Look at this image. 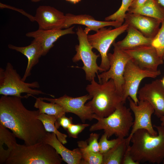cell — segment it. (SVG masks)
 Segmentation results:
<instances>
[{
	"label": "cell",
	"mask_w": 164,
	"mask_h": 164,
	"mask_svg": "<svg viewBox=\"0 0 164 164\" xmlns=\"http://www.w3.org/2000/svg\"><path fill=\"white\" fill-rule=\"evenodd\" d=\"M74 26L63 29L42 30L38 29L26 34V36L32 37L38 41L43 50V56H45L54 46V43L60 37L68 34L75 33Z\"/></svg>",
	"instance_id": "cell-18"
},
{
	"label": "cell",
	"mask_w": 164,
	"mask_h": 164,
	"mask_svg": "<svg viewBox=\"0 0 164 164\" xmlns=\"http://www.w3.org/2000/svg\"><path fill=\"white\" fill-rule=\"evenodd\" d=\"M161 74L160 70L154 71L142 69L130 60L126 64L124 73L122 94L124 103L129 97L137 104L139 101L138 89L142 80L145 78H155Z\"/></svg>",
	"instance_id": "cell-8"
},
{
	"label": "cell",
	"mask_w": 164,
	"mask_h": 164,
	"mask_svg": "<svg viewBox=\"0 0 164 164\" xmlns=\"http://www.w3.org/2000/svg\"><path fill=\"white\" fill-rule=\"evenodd\" d=\"M124 104H120L113 112L106 117L101 118L94 114L93 118L97 122L90 127L89 131L103 130L108 138L113 135L120 138L128 136L134 120L130 108Z\"/></svg>",
	"instance_id": "cell-5"
},
{
	"label": "cell",
	"mask_w": 164,
	"mask_h": 164,
	"mask_svg": "<svg viewBox=\"0 0 164 164\" xmlns=\"http://www.w3.org/2000/svg\"><path fill=\"white\" fill-rule=\"evenodd\" d=\"M0 7L1 9H2L4 8H7L11 9L13 10H17L18 11L21 12V13L23 15L27 16L29 19L31 21H35L34 16H33L32 15L27 13L25 12L22 9H19L13 7L11 6H10L8 5L5 4H3L2 3H0Z\"/></svg>",
	"instance_id": "cell-35"
},
{
	"label": "cell",
	"mask_w": 164,
	"mask_h": 164,
	"mask_svg": "<svg viewBox=\"0 0 164 164\" xmlns=\"http://www.w3.org/2000/svg\"><path fill=\"white\" fill-rule=\"evenodd\" d=\"M159 4L164 8V0H155Z\"/></svg>",
	"instance_id": "cell-37"
},
{
	"label": "cell",
	"mask_w": 164,
	"mask_h": 164,
	"mask_svg": "<svg viewBox=\"0 0 164 164\" xmlns=\"http://www.w3.org/2000/svg\"><path fill=\"white\" fill-rule=\"evenodd\" d=\"M30 0L32 2H39L42 0Z\"/></svg>",
	"instance_id": "cell-41"
},
{
	"label": "cell",
	"mask_w": 164,
	"mask_h": 164,
	"mask_svg": "<svg viewBox=\"0 0 164 164\" xmlns=\"http://www.w3.org/2000/svg\"><path fill=\"white\" fill-rule=\"evenodd\" d=\"M161 121V125L164 126V115L160 118Z\"/></svg>",
	"instance_id": "cell-39"
},
{
	"label": "cell",
	"mask_w": 164,
	"mask_h": 164,
	"mask_svg": "<svg viewBox=\"0 0 164 164\" xmlns=\"http://www.w3.org/2000/svg\"><path fill=\"white\" fill-rule=\"evenodd\" d=\"M149 0H134L128 12L139 8L143 5Z\"/></svg>",
	"instance_id": "cell-36"
},
{
	"label": "cell",
	"mask_w": 164,
	"mask_h": 164,
	"mask_svg": "<svg viewBox=\"0 0 164 164\" xmlns=\"http://www.w3.org/2000/svg\"><path fill=\"white\" fill-rule=\"evenodd\" d=\"M62 161L53 147L42 141L30 145L17 143L5 164H60Z\"/></svg>",
	"instance_id": "cell-4"
},
{
	"label": "cell",
	"mask_w": 164,
	"mask_h": 164,
	"mask_svg": "<svg viewBox=\"0 0 164 164\" xmlns=\"http://www.w3.org/2000/svg\"><path fill=\"white\" fill-rule=\"evenodd\" d=\"M89 125L88 124H72L66 130L69 137L76 138H78L79 134Z\"/></svg>",
	"instance_id": "cell-32"
},
{
	"label": "cell",
	"mask_w": 164,
	"mask_h": 164,
	"mask_svg": "<svg viewBox=\"0 0 164 164\" xmlns=\"http://www.w3.org/2000/svg\"><path fill=\"white\" fill-rule=\"evenodd\" d=\"M128 26L125 22L119 27L113 29L103 27L95 33L88 35V41L93 49H96L100 54L101 61L99 67L104 72L108 70L110 67L108 54L111 46L118 36L126 31Z\"/></svg>",
	"instance_id": "cell-9"
},
{
	"label": "cell",
	"mask_w": 164,
	"mask_h": 164,
	"mask_svg": "<svg viewBox=\"0 0 164 164\" xmlns=\"http://www.w3.org/2000/svg\"><path fill=\"white\" fill-rule=\"evenodd\" d=\"M162 59H163V60L164 61V53L163 54V56H162Z\"/></svg>",
	"instance_id": "cell-42"
},
{
	"label": "cell",
	"mask_w": 164,
	"mask_h": 164,
	"mask_svg": "<svg viewBox=\"0 0 164 164\" xmlns=\"http://www.w3.org/2000/svg\"><path fill=\"white\" fill-rule=\"evenodd\" d=\"M123 50L131 60L142 69L157 71L159 66L163 63V59L151 45H142Z\"/></svg>",
	"instance_id": "cell-13"
},
{
	"label": "cell",
	"mask_w": 164,
	"mask_h": 164,
	"mask_svg": "<svg viewBox=\"0 0 164 164\" xmlns=\"http://www.w3.org/2000/svg\"><path fill=\"white\" fill-rule=\"evenodd\" d=\"M22 98L2 95L0 98V124L10 130L16 138L30 145L43 141L47 132L38 118V110L27 109Z\"/></svg>",
	"instance_id": "cell-1"
},
{
	"label": "cell",
	"mask_w": 164,
	"mask_h": 164,
	"mask_svg": "<svg viewBox=\"0 0 164 164\" xmlns=\"http://www.w3.org/2000/svg\"><path fill=\"white\" fill-rule=\"evenodd\" d=\"M38 118L43 123L47 132H52L55 134L58 139L63 144L67 143V135L59 131L55 125V122L57 118L54 115L45 114H40Z\"/></svg>",
	"instance_id": "cell-26"
},
{
	"label": "cell",
	"mask_w": 164,
	"mask_h": 164,
	"mask_svg": "<svg viewBox=\"0 0 164 164\" xmlns=\"http://www.w3.org/2000/svg\"><path fill=\"white\" fill-rule=\"evenodd\" d=\"M138 97L139 100L147 101L152 105L157 118L164 115V87L160 80L145 84L138 90Z\"/></svg>",
	"instance_id": "cell-14"
},
{
	"label": "cell",
	"mask_w": 164,
	"mask_h": 164,
	"mask_svg": "<svg viewBox=\"0 0 164 164\" xmlns=\"http://www.w3.org/2000/svg\"><path fill=\"white\" fill-rule=\"evenodd\" d=\"M37 81L27 83L23 81L11 63L8 62L4 69L0 68V94L22 98L39 94H46L39 88Z\"/></svg>",
	"instance_id": "cell-6"
},
{
	"label": "cell",
	"mask_w": 164,
	"mask_h": 164,
	"mask_svg": "<svg viewBox=\"0 0 164 164\" xmlns=\"http://www.w3.org/2000/svg\"><path fill=\"white\" fill-rule=\"evenodd\" d=\"M125 22L134 27L145 37L153 39L158 32L161 22L156 19L139 14L126 13Z\"/></svg>",
	"instance_id": "cell-16"
},
{
	"label": "cell",
	"mask_w": 164,
	"mask_h": 164,
	"mask_svg": "<svg viewBox=\"0 0 164 164\" xmlns=\"http://www.w3.org/2000/svg\"><path fill=\"white\" fill-rule=\"evenodd\" d=\"M80 149L82 159L80 164H102L103 154L87 150L84 147H78Z\"/></svg>",
	"instance_id": "cell-28"
},
{
	"label": "cell",
	"mask_w": 164,
	"mask_h": 164,
	"mask_svg": "<svg viewBox=\"0 0 164 164\" xmlns=\"http://www.w3.org/2000/svg\"><path fill=\"white\" fill-rule=\"evenodd\" d=\"M39 98L43 101L58 104L62 107L66 113L75 114L83 123H84L87 120L91 121L94 119V114L89 107L85 105L86 102L92 98L88 94L77 97H73L65 94L58 98Z\"/></svg>",
	"instance_id": "cell-11"
},
{
	"label": "cell",
	"mask_w": 164,
	"mask_h": 164,
	"mask_svg": "<svg viewBox=\"0 0 164 164\" xmlns=\"http://www.w3.org/2000/svg\"><path fill=\"white\" fill-rule=\"evenodd\" d=\"M66 0L68 2H72L73 3V4H75L81 1V0Z\"/></svg>",
	"instance_id": "cell-38"
},
{
	"label": "cell",
	"mask_w": 164,
	"mask_h": 164,
	"mask_svg": "<svg viewBox=\"0 0 164 164\" xmlns=\"http://www.w3.org/2000/svg\"><path fill=\"white\" fill-rule=\"evenodd\" d=\"M94 79L86 88L92 98L85 105L97 116L106 117L113 112L120 104H125L122 94L117 90L112 79L101 84L96 81Z\"/></svg>",
	"instance_id": "cell-3"
},
{
	"label": "cell",
	"mask_w": 164,
	"mask_h": 164,
	"mask_svg": "<svg viewBox=\"0 0 164 164\" xmlns=\"http://www.w3.org/2000/svg\"><path fill=\"white\" fill-rule=\"evenodd\" d=\"M34 18L38 24L39 29L42 30L62 29L66 18L63 12L48 5L38 7Z\"/></svg>",
	"instance_id": "cell-15"
},
{
	"label": "cell",
	"mask_w": 164,
	"mask_h": 164,
	"mask_svg": "<svg viewBox=\"0 0 164 164\" xmlns=\"http://www.w3.org/2000/svg\"><path fill=\"white\" fill-rule=\"evenodd\" d=\"M76 34L78 36L79 44L75 46L76 54L72 59L73 61L76 63L81 60L83 66L81 68L84 71L86 79L91 81L98 74V72H104L103 70L97 63V58L100 56L92 50V47L87 38L88 33L80 26H78Z\"/></svg>",
	"instance_id": "cell-7"
},
{
	"label": "cell",
	"mask_w": 164,
	"mask_h": 164,
	"mask_svg": "<svg viewBox=\"0 0 164 164\" xmlns=\"http://www.w3.org/2000/svg\"><path fill=\"white\" fill-rule=\"evenodd\" d=\"M72 120V118H68L66 116L65 114L57 118L55 122V125L57 129L61 126L66 130L69 126L73 124Z\"/></svg>",
	"instance_id": "cell-33"
},
{
	"label": "cell",
	"mask_w": 164,
	"mask_h": 164,
	"mask_svg": "<svg viewBox=\"0 0 164 164\" xmlns=\"http://www.w3.org/2000/svg\"><path fill=\"white\" fill-rule=\"evenodd\" d=\"M130 108L134 113L135 119L131 133L126 138L129 145L131 138L137 130L145 129L153 135H157V132L154 129L151 120L154 110L152 105L148 101L139 100L137 104L128 97Z\"/></svg>",
	"instance_id": "cell-12"
},
{
	"label": "cell",
	"mask_w": 164,
	"mask_h": 164,
	"mask_svg": "<svg viewBox=\"0 0 164 164\" xmlns=\"http://www.w3.org/2000/svg\"><path fill=\"white\" fill-rule=\"evenodd\" d=\"M121 138L117 137L116 139L108 140L107 135L105 133L102 135L99 143V152L103 154L114 147Z\"/></svg>",
	"instance_id": "cell-31"
},
{
	"label": "cell",
	"mask_w": 164,
	"mask_h": 164,
	"mask_svg": "<svg viewBox=\"0 0 164 164\" xmlns=\"http://www.w3.org/2000/svg\"><path fill=\"white\" fill-rule=\"evenodd\" d=\"M128 12L139 14L160 21L164 20V8L155 0H149L143 5Z\"/></svg>",
	"instance_id": "cell-24"
},
{
	"label": "cell",
	"mask_w": 164,
	"mask_h": 164,
	"mask_svg": "<svg viewBox=\"0 0 164 164\" xmlns=\"http://www.w3.org/2000/svg\"><path fill=\"white\" fill-rule=\"evenodd\" d=\"M100 134L92 133L87 142L81 141L77 142L78 147H84L87 150L95 153L99 152V146L98 140Z\"/></svg>",
	"instance_id": "cell-29"
},
{
	"label": "cell",
	"mask_w": 164,
	"mask_h": 164,
	"mask_svg": "<svg viewBox=\"0 0 164 164\" xmlns=\"http://www.w3.org/2000/svg\"><path fill=\"white\" fill-rule=\"evenodd\" d=\"M127 138H121L112 148L103 154L102 164H121L128 146Z\"/></svg>",
	"instance_id": "cell-23"
},
{
	"label": "cell",
	"mask_w": 164,
	"mask_h": 164,
	"mask_svg": "<svg viewBox=\"0 0 164 164\" xmlns=\"http://www.w3.org/2000/svg\"><path fill=\"white\" fill-rule=\"evenodd\" d=\"M112 45L114 47L113 53H108V54L109 68L108 70L97 75L98 83L101 84L112 79L117 90L122 94L125 69L126 64L131 59L124 50L117 47L115 41Z\"/></svg>",
	"instance_id": "cell-10"
},
{
	"label": "cell",
	"mask_w": 164,
	"mask_h": 164,
	"mask_svg": "<svg viewBox=\"0 0 164 164\" xmlns=\"http://www.w3.org/2000/svg\"><path fill=\"white\" fill-rule=\"evenodd\" d=\"M34 107L38 109L40 114L54 115L57 118L65 114L66 112L60 105L55 103H47L39 97L36 98Z\"/></svg>",
	"instance_id": "cell-25"
},
{
	"label": "cell",
	"mask_w": 164,
	"mask_h": 164,
	"mask_svg": "<svg viewBox=\"0 0 164 164\" xmlns=\"http://www.w3.org/2000/svg\"><path fill=\"white\" fill-rule=\"evenodd\" d=\"M43 141L53 147L63 160L67 164H80L82 158L79 148L72 150L69 149L58 139L56 135L52 132H47Z\"/></svg>",
	"instance_id": "cell-20"
},
{
	"label": "cell",
	"mask_w": 164,
	"mask_h": 164,
	"mask_svg": "<svg viewBox=\"0 0 164 164\" xmlns=\"http://www.w3.org/2000/svg\"><path fill=\"white\" fill-rule=\"evenodd\" d=\"M160 80L162 83V85L164 87V77Z\"/></svg>",
	"instance_id": "cell-40"
},
{
	"label": "cell",
	"mask_w": 164,
	"mask_h": 164,
	"mask_svg": "<svg viewBox=\"0 0 164 164\" xmlns=\"http://www.w3.org/2000/svg\"><path fill=\"white\" fill-rule=\"evenodd\" d=\"M162 164H164V159L163 160V162H162Z\"/></svg>",
	"instance_id": "cell-43"
},
{
	"label": "cell",
	"mask_w": 164,
	"mask_h": 164,
	"mask_svg": "<svg viewBox=\"0 0 164 164\" xmlns=\"http://www.w3.org/2000/svg\"><path fill=\"white\" fill-rule=\"evenodd\" d=\"M157 34L152 39L151 45L156 50L159 56L162 58L164 53V20Z\"/></svg>",
	"instance_id": "cell-30"
},
{
	"label": "cell",
	"mask_w": 164,
	"mask_h": 164,
	"mask_svg": "<svg viewBox=\"0 0 164 164\" xmlns=\"http://www.w3.org/2000/svg\"><path fill=\"white\" fill-rule=\"evenodd\" d=\"M8 48L19 52L27 58L28 63L22 80L25 81L27 78L31 75L32 68L39 62V60L43 56V50L41 44L35 39L30 44L23 47L16 46L12 44L8 45Z\"/></svg>",
	"instance_id": "cell-19"
},
{
	"label": "cell",
	"mask_w": 164,
	"mask_h": 164,
	"mask_svg": "<svg viewBox=\"0 0 164 164\" xmlns=\"http://www.w3.org/2000/svg\"><path fill=\"white\" fill-rule=\"evenodd\" d=\"M158 135H153L145 129L136 131L132 136L128 148L133 159L139 164L148 162L162 163L164 159V126L153 125Z\"/></svg>",
	"instance_id": "cell-2"
},
{
	"label": "cell",
	"mask_w": 164,
	"mask_h": 164,
	"mask_svg": "<svg viewBox=\"0 0 164 164\" xmlns=\"http://www.w3.org/2000/svg\"><path fill=\"white\" fill-rule=\"evenodd\" d=\"M122 164H139L133 159L129 152L128 147L124 155Z\"/></svg>",
	"instance_id": "cell-34"
},
{
	"label": "cell",
	"mask_w": 164,
	"mask_h": 164,
	"mask_svg": "<svg viewBox=\"0 0 164 164\" xmlns=\"http://www.w3.org/2000/svg\"><path fill=\"white\" fill-rule=\"evenodd\" d=\"M134 0H122L121 5L115 12L105 18L106 21H114L122 24L125 21L126 12Z\"/></svg>",
	"instance_id": "cell-27"
},
{
	"label": "cell",
	"mask_w": 164,
	"mask_h": 164,
	"mask_svg": "<svg viewBox=\"0 0 164 164\" xmlns=\"http://www.w3.org/2000/svg\"><path fill=\"white\" fill-rule=\"evenodd\" d=\"M127 35L122 40L115 44L121 50H125L144 45H151L152 39L145 36L137 29L129 26Z\"/></svg>",
	"instance_id": "cell-21"
},
{
	"label": "cell",
	"mask_w": 164,
	"mask_h": 164,
	"mask_svg": "<svg viewBox=\"0 0 164 164\" xmlns=\"http://www.w3.org/2000/svg\"><path fill=\"white\" fill-rule=\"evenodd\" d=\"M16 137L8 128L0 124V164H5L17 143Z\"/></svg>",
	"instance_id": "cell-22"
},
{
	"label": "cell",
	"mask_w": 164,
	"mask_h": 164,
	"mask_svg": "<svg viewBox=\"0 0 164 164\" xmlns=\"http://www.w3.org/2000/svg\"><path fill=\"white\" fill-rule=\"evenodd\" d=\"M65 15V20L62 29L68 28L74 24H80L86 26V27L84 30L88 33L91 31L96 32L105 26H111L116 28L122 24L116 21L96 20L92 16L87 14L75 15L67 13Z\"/></svg>",
	"instance_id": "cell-17"
}]
</instances>
